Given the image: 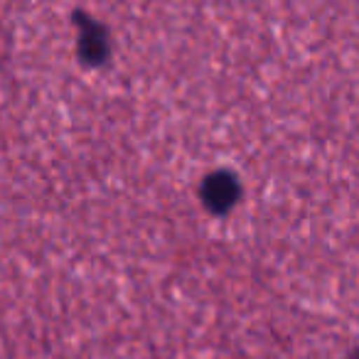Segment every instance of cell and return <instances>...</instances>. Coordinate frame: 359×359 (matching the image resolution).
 <instances>
[{
  "label": "cell",
  "mask_w": 359,
  "mask_h": 359,
  "mask_svg": "<svg viewBox=\"0 0 359 359\" xmlns=\"http://www.w3.org/2000/svg\"><path fill=\"white\" fill-rule=\"evenodd\" d=\"M202 197H205V205L210 207L212 212L222 215V212H226L236 202V197H239V185H236V180L231 177L229 172H215L205 182Z\"/></svg>",
  "instance_id": "obj_1"
},
{
  "label": "cell",
  "mask_w": 359,
  "mask_h": 359,
  "mask_svg": "<svg viewBox=\"0 0 359 359\" xmlns=\"http://www.w3.org/2000/svg\"><path fill=\"white\" fill-rule=\"evenodd\" d=\"M79 22L84 25V35H81V57L89 65H99L106 60V37L99 25L89 22L84 15H79Z\"/></svg>",
  "instance_id": "obj_2"
}]
</instances>
